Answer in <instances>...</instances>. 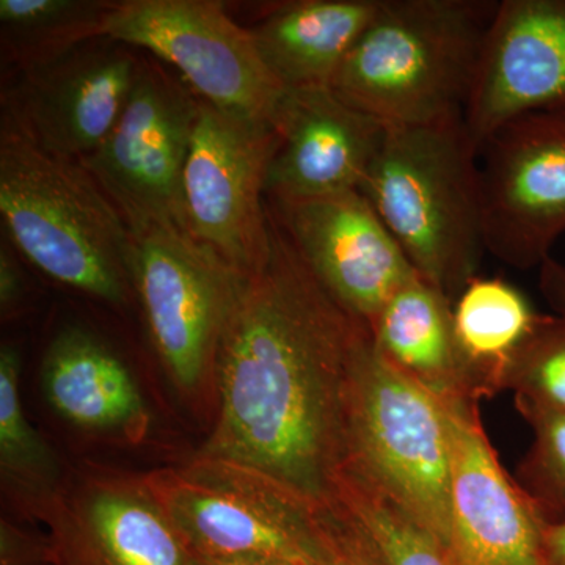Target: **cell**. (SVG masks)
Returning a JSON list of instances; mask_svg holds the SVG:
<instances>
[{
    "label": "cell",
    "mask_w": 565,
    "mask_h": 565,
    "mask_svg": "<svg viewBox=\"0 0 565 565\" xmlns=\"http://www.w3.org/2000/svg\"><path fill=\"white\" fill-rule=\"evenodd\" d=\"M275 128L280 141L266 177L274 202L360 191L386 134L332 88L288 92Z\"/></svg>",
    "instance_id": "cell-17"
},
{
    "label": "cell",
    "mask_w": 565,
    "mask_h": 565,
    "mask_svg": "<svg viewBox=\"0 0 565 565\" xmlns=\"http://www.w3.org/2000/svg\"><path fill=\"white\" fill-rule=\"evenodd\" d=\"M102 36L172 63L189 87L217 109L275 126L288 90L264 63L250 29L212 0L114 2Z\"/></svg>",
    "instance_id": "cell-7"
},
{
    "label": "cell",
    "mask_w": 565,
    "mask_h": 565,
    "mask_svg": "<svg viewBox=\"0 0 565 565\" xmlns=\"http://www.w3.org/2000/svg\"><path fill=\"white\" fill-rule=\"evenodd\" d=\"M370 327L345 313L273 221V247L237 278L215 349L218 416L199 457L332 504L343 473L353 356Z\"/></svg>",
    "instance_id": "cell-1"
},
{
    "label": "cell",
    "mask_w": 565,
    "mask_h": 565,
    "mask_svg": "<svg viewBox=\"0 0 565 565\" xmlns=\"http://www.w3.org/2000/svg\"><path fill=\"white\" fill-rule=\"evenodd\" d=\"M21 356L0 351V470L7 492L31 519L41 520L63 489L57 457L31 426L21 399Z\"/></svg>",
    "instance_id": "cell-22"
},
{
    "label": "cell",
    "mask_w": 565,
    "mask_h": 565,
    "mask_svg": "<svg viewBox=\"0 0 565 565\" xmlns=\"http://www.w3.org/2000/svg\"><path fill=\"white\" fill-rule=\"evenodd\" d=\"M451 426L449 552L459 565H545L548 523L505 471L479 403L446 405Z\"/></svg>",
    "instance_id": "cell-14"
},
{
    "label": "cell",
    "mask_w": 565,
    "mask_h": 565,
    "mask_svg": "<svg viewBox=\"0 0 565 565\" xmlns=\"http://www.w3.org/2000/svg\"><path fill=\"white\" fill-rule=\"evenodd\" d=\"M277 128L200 102L182 178L188 232L244 277L266 264L273 222L263 206Z\"/></svg>",
    "instance_id": "cell-8"
},
{
    "label": "cell",
    "mask_w": 565,
    "mask_h": 565,
    "mask_svg": "<svg viewBox=\"0 0 565 565\" xmlns=\"http://www.w3.org/2000/svg\"><path fill=\"white\" fill-rule=\"evenodd\" d=\"M334 501L362 527L384 565H459L429 531L359 479L341 476Z\"/></svg>",
    "instance_id": "cell-24"
},
{
    "label": "cell",
    "mask_w": 565,
    "mask_h": 565,
    "mask_svg": "<svg viewBox=\"0 0 565 565\" xmlns=\"http://www.w3.org/2000/svg\"><path fill=\"white\" fill-rule=\"evenodd\" d=\"M534 115L565 117V0L498 2L463 122L481 154L494 134Z\"/></svg>",
    "instance_id": "cell-13"
},
{
    "label": "cell",
    "mask_w": 565,
    "mask_h": 565,
    "mask_svg": "<svg viewBox=\"0 0 565 565\" xmlns=\"http://www.w3.org/2000/svg\"><path fill=\"white\" fill-rule=\"evenodd\" d=\"M200 102L189 85L140 61L120 120L99 150L79 161L128 225L154 222L188 232L182 178Z\"/></svg>",
    "instance_id": "cell-10"
},
{
    "label": "cell",
    "mask_w": 565,
    "mask_h": 565,
    "mask_svg": "<svg viewBox=\"0 0 565 565\" xmlns=\"http://www.w3.org/2000/svg\"><path fill=\"white\" fill-rule=\"evenodd\" d=\"M44 397L73 426L139 444L150 414L139 385L120 356L77 327L57 333L43 356Z\"/></svg>",
    "instance_id": "cell-18"
},
{
    "label": "cell",
    "mask_w": 565,
    "mask_h": 565,
    "mask_svg": "<svg viewBox=\"0 0 565 565\" xmlns=\"http://www.w3.org/2000/svg\"><path fill=\"white\" fill-rule=\"evenodd\" d=\"M382 0H296L250 29L270 73L288 92L330 88Z\"/></svg>",
    "instance_id": "cell-20"
},
{
    "label": "cell",
    "mask_w": 565,
    "mask_h": 565,
    "mask_svg": "<svg viewBox=\"0 0 565 565\" xmlns=\"http://www.w3.org/2000/svg\"><path fill=\"white\" fill-rule=\"evenodd\" d=\"M199 563L200 565H289L275 563V561L250 559V557H247V559H244V557H241V559H211V557H199Z\"/></svg>",
    "instance_id": "cell-32"
},
{
    "label": "cell",
    "mask_w": 565,
    "mask_h": 565,
    "mask_svg": "<svg viewBox=\"0 0 565 565\" xmlns=\"http://www.w3.org/2000/svg\"><path fill=\"white\" fill-rule=\"evenodd\" d=\"M321 565H384L362 527L333 501L319 509Z\"/></svg>",
    "instance_id": "cell-27"
},
{
    "label": "cell",
    "mask_w": 565,
    "mask_h": 565,
    "mask_svg": "<svg viewBox=\"0 0 565 565\" xmlns=\"http://www.w3.org/2000/svg\"><path fill=\"white\" fill-rule=\"evenodd\" d=\"M479 158L486 252L515 269H539L565 234V117L511 122Z\"/></svg>",
    "instance_id": "cell-11"
},
{
    "label": "cell",
    "mask_w": 565,
    "mask_h": 565,
    "mask_svg": "<svg viewBox=\"0 0 565 565\" xmlns=\"http://www.w3.org/2000/svg\"><path fill=\"white\" fill-rule=\"evenodd\" d=\"M41 522L55 565H200L141 478L82 476Z\"/></svg>",
    "instance_id": "cell-16"
},
{
    "label": "cell",
    "mask_w": 565,
    "mask_h": 565,
    "mask_svg": "<svg viewBox=\"0 0 565 565\" xmlns=\"http://www.w3.org/2000/svg\"><path fill=\"white\" fill-rule=\"evenodd\" d=\"M539 289L555 316L565 319V264L548 258L539 267Z\"/></svg>",
    "instance_id": "cell-30"
},
{
    "label": "cell",
    "mask_w": 565,
    "mask_h": 565,
    "mask_svg": "<svg viewBox=\"0 0 565 565\" xmlns=\"http://www.w3.org/2000/svg\"><path fill=\"white\" fill-rule=\"evenodd\" d=\"M141 479L195 556L321 565V508L262 475L196 457Z\"/></svg>",
    "instance_id": "cell-6"
},
{
    "label": "cell",
    "mask_w": 565,
    "mask_h": 565,
    "mask_svg": "<svg viewBox=\"0 0 565 565\" xmlns=\"http://www.w3.org/2000/svg\"><path fill=\"white\" fill-rule=\"evenodd\" d=\"M24 275L20 263L9 247L0 248V308L2 316H10L18 310L24 297Z\"/></svg>",
    "instance_id": "cell-29"
},
{
    "label": "cell",
    "mask_w": 565,
    "mask_h": 565,
    "mask_svg": "<svg viewBox=\"0 0 565 565\" xmlns=\"http://www.w3.org/2000/svg\"><path fill=\"white\" fill-rule=\"evenodd\" d=\"M92 41L25 70L17 95L3 107L40 147L73 161L99 150L139 73L140 61L121 43L106 36L103 43Z\"/></svg>",
    "instance_id": "cell-15"
},
{
    "label": "cell",
    "mask_w": 565,
    "mask_h": 565,
    "mask_svg": "<svg viewBox=\"0 0 565 565\" xmlns=\"http://www.w3.org/2000/svg\"><path fill=\"white\" fill-rule=\"evenodd\" d=\"M0 212L11 239L54 280L126 302L132 233L120 207L79 161L44 150L3 109Z\"/></svg>",
    "instance_id": "cell-3"
},
{
    "label": "cell",
    "mask_w": 565,
    "mask_h": 565,
    "mask_svg": "<svg viewBox=\"0 0 565 565\" xmlns=\"http://www.w3.org/2000/svg\"><path fill=\"white\" fill-rule=\"evenodd\" d=\"M360 192L416 273L455 302L486 252L479 151L463 120L386 129Z\"/></svg>",
    "instance_id": "cell-4"
},
{
    "label": "cell",
    "mask_w": 565,
    "mask_h": 565,
    "mask_svg": "<svg viewBox=\"0 0 565 565\" xmlns=\"http://www.w3.org/2000/svg\"><path fill=\"white\" fill-rule=\"evenodd\" d=\"M497 7L382 0L330 88L386 129L462 121Z\"/></svg>",
    "instance_id": "cell-2"
},
{
    "label": "cell",
    "mask_w": 565,
    "mask_h": 565,
    "mask_svg": "<svg viewBox=\"0 0 565 565\" xmlns=\"http://www.w3.org/2000/svg\"><path fill=\"white\" fill-rule=\"evenodd\" d=\"M545 315L500 277H476L452 302L460 359L478 399L508 390L515 360Z\"/></svg>",
    "instance_id": "cell-21"
},
{
    "label": "cell",
    "mask_w": 565,
    "mask_h": 565,
    "mask_svg": "<svg viewBox=\"0 0 565 565\" xmlns=\"http://www.w3.org/2000/svg\"><path fill=\"white\" fill-rule=\"evenodd\" d=\"M515 405L533 430V444L519 465L516 482L546 523L565 522V414L533 404Z\"/></svg>",
    "instance_id": "cell-25"
},
{
    "label": "cell",
    "mask_w": 565,
    "mask_h": 565,
    "mask_svg": "<svg viewBox=\"0 0 565 565\" xmlns=\"http://www.w3.org/2000/svg\"><path fill=\"white\" fill-rule=\"evenodd\" d=\"M508 390L515 403L565 414V319L544 316L515 360Z\"/></svg>",
    "instance_id": "cell-26"
},
{
    "label": "cell",
    "mask_w": 565,
    "mask_h": 565,
    "mask_svg": "<svg viewBox=\"0 0 565 565\" xmlns=\"http://www.w3.org/2000/svg\"><path fill=\"white\" fill-rule=\"evenodd\" d=\"M275 203L277 223L337 303L364 326L416 270L360 191Z\"/></svg>",
    "instance_id": "cell-12"
},
{
    "label": "cell",
    "mask_w": 565,
    "mask_h": 565,
    "mask_svg": "<svg viewBox=\"0 0 565 565\" xmlns=\"http://www.w3.org/2000/svg\"><path fill=\"white\" fill-rule=\"evenodd\" d=\"M343 475L381 493L449 550L448 411L386 362L371 332L353 356Z\"/></svg>",
    "instance_id": "cell-5"
},
{
    "label": "cell",
    "mask_w": 565,
    "mask_h": 565,
    "mask_svg": "<svg viewBox=\"0 0 565 565\" xmlns=\"http://www.w3.org/2000/svg\"><path fill=\"white\" fill-rule=\"evenodd\" d=\"M111 6L85 0H0L3 47L25 70L44 65L85 41L99 39Z\"/></svg>",
    "instance_id": "cell-23"
},
{
    "label": "cell",
    "mask_w": 565,
    "mask_h": 565,
    "mask_svg": "<svg viewBox=\"0 0 565 565\" xmlns=\"http://www.w3.org/2000/svg\"><path fill=\"white\" fill-rule=\"evenodd\" d=\"M0 565H55L50 537L29 533L2 520Z\"/></svg>",
    "instance_id": "cell-28"
},
{
    "label": "cell",
    "mask_w": 565,
    "mask_h": 565,
    "mask_svg": "<svg viewBox=\"0 0 565 565\" xmlns=\"http://www.w3.org/2000/svg\"><path fill=\"white\" fill-rule=\"evenodd\" d=\"M371 337L386 362L440 403H479L457 348L452 300L422 275L390 297Z\"/></svg>",
    "instance_id": "cell-19"
},
{
    "label": "cell",
    "mask_w": 565,
    "mask_h": 565,
    "mask_svg": "<svg viewBox=\"0 0 565 565\" xmlns=\"http://www.w3.org/2000/svg\"><path fill=\"white\" fill-rule=\"evenodd\" d=\"M129 228L132 286L152 343L173 384L196 392L214 370L239 275L178 226L143 222Z\"/></svg>",
    "instance_id": "cell-9"
},
{
    "label": "cell",
    "mask_w": 565,
    "mask_h": 565,
    "mask_svg": "<svg viewBox=\"0 0 565 565\" xmlns=\"http://www.w3.org/2000/svg\"><path fill=\"white\" fill-rule=\"evenodd\" d=\"M545 565H565V522L546 525Z\"/></svg>",
    "instance_id": "cell-31"
}]
</instances>
